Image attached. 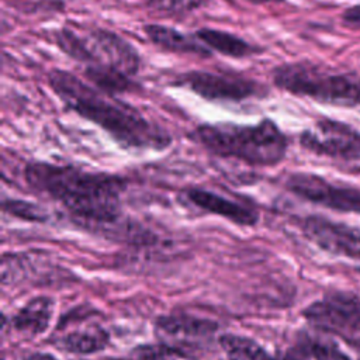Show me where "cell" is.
Returning a JSON list of instances; mask_svg holds the SVG:
<instances>
[{
	"mask_svg": "<svg viewBox=\"0 0 360 360\" xmlns=\"http://www.w3.org/2000/svg\"><path fill=\"white\" fill-rule=\"evenodd\" d=\"M188 138L217 158L257 167L281 163L290 145L287 135L269 117L256 124L202 122L188 132Z\"/></svg>",
	"mask_w": 360,
	"mask_h": 360,
	"instance_id": "3957f363",
	"label": "cell"
},
{
	"mask_svg": "<svg viewBox=\"0 0 360 360\" xmlns=\"http://www.w3.org/2000/svg\"><path fill=\"white\" fill-rule=\"evenodd\" d=\"M173 87L187 89L207 101L242 103L250 98H266L269 87L239 72L186 70L176 73L169 82Z\"/></svg>",
	"mask_w": 360,
	"mask_h": 360,
	"instance_id": "8992f818",
	"label": "cell"
},
{
	"mask_svg": "<svg viewBox=\"0 0 360 360\" xmlns=\"http://www.w3.org/2000/svg\"><path fill=\"white\" fill-rule=\"evenodd\" d=\"M46 82L66 111L100 127L127 150L160 152L173 142L163 125L145 117L135 105L100 91L69 70L51 69Z\"/></svg>",
	"mask_w": 360,
	"mask_h": 360,
	"instance_id": "7a4b0ae2",
	"label": "cell"
},
{
	"mask_svg": "<svg viewBox=\"0 0 360 360\" xmlns=\"http://www.w3.org/2000/svg\"><path fill=\"white\" fill-rule=\"evenodd\" d=\"M22 177L34 191L59 202L77 222L104 228L120 221L122 194L129 184V179L118 173L46 160L25 163Z\"/></svg>",
	"mask_w": 360,
	"mask_h": 360,
	"instance_id": "6da1fadb",
	"label": "cell"
},
{
	"mask_svg": "<svg viewBox=\"0 0 360 360\" xmlns=\"http://www.w3.org/2000/svg\"><path fill=\"white\" fill-rule=\"evenodd\" d=\"M219 345L228 360H274L263 346L246 336L225 333L219 338Z\"/></svg>",
	"mask_w": 360,
	"mask_h": 360,
	"instance_id": "d6986e66",
	"label": "cell"
},
{
	"mask_svg": "<svg viewBox=\"0 0 360 360\" xmlns=\"http://www.w3.org/2000/svg\"><path fill=\"white\" fill-rule=\"evenodd\" d=\"M273 84L290 94L340 107L360 105V73L328 70L311 62H288L271 70Z\"/></svg>",
	"mask_w": 360,
	"mask_h": 360,
	"instance_id": "5b68a950",
	"label": "cell"
},
{
	"mask_svg": "<svg viewBox=\"0 0 360 360\" xmlns=\"http://www.w3.org/2000/svg\"><path fill=\"white\" fill-rule=\"evenodd\" d=\"M194 35L212 53H219L226 58L245 59L264 52L262 46L229 31L201 27L194 31Z\"/></svg>",
	"mask_w": 360,
	"mask_h": 360,
	"instance_id": "4fadbf2b",
	"label": "cell"
},
{
	"mask_svg": "<svg viewBox=\"0 0 360 360\" xmlns=\"http://www.w3.org/2000/svg\"><path fill=\"white\" fill-rule=\"evenodd\" d=\"M300 145L319 156L343 162L360 160V132L340 121H316L300 134Z\"/></svg>",
	"mask_w": 360,
	"mask_h": 360,
	"instance_id": "ba28073f",
	"label": "cell"
},
{
	"mask_svg": "<svg viewBox=\"0 0 360 360\" xmlns=\"http://www.w3.org/2000/svg\"><path fill=\"white\" fill-rule=\"evenodd\" d=\"M342 17L345 25L352 28H360V4L346 8Z\"/></svg>",
	"mask_w": 360,
	"mask_h": 360,
	"instance_id": "603a6c76",
	"label": "cell"
},
{
	"mask_svg": "<svg viewBox=\"0 0 360 360\" xmlns=\"http://www.w3.org/2000/svg\"><path fill=\"white\" fill-rule=\"evenodd\" d=\"M142 31L146 35L148 41L155 48L163 52L193 55L202 59L212 56V52L197 39L194 32H183L177 28L159 22L145 24L142 27Z\"/></svg>",
	"mask_w": 360,
	"mask_h": 360,
	"instance_id": "7c38bea8",
	"label": "cell"
},
{
	"mask_svg": "<svg viewBox=\"0 0 360 360\" xmlns=\"http://www.w3.org/2000/svg\"><path fill=\"white\" fill-rule=\"evenodd\" d=\"M56 46L83 68H114L135 77L142 66L138 49L120 34L103 27L62 25L53 31Z\"/></svg>",
	"mask_w": 360,
	"mask_h": 360,
	"instance_id": "277c9868",
	"label": "cell"
},
{
	"mask_svg": "<svg viewBox=\"0 0 360 360\" xmlns=\"http://www.w3.org/2000/svg\"><path fill=\"white\" fill-rule=\"evenodd\" d=\"M295 346L307 360H352L332 338L326 336L325 332H302L298 336Z\"/></svg>",
	"mask_w": 360,
	"mask_h": 360,
	"instance_id": "e0dca14e",
	"label": "cell"
},
{
	"mask_svg": "<svg viewBox=\"0 0 360 360\" xmlns=\"http://www.w3.org/2000/svg\"><path fill=\"white\" fill-rule=\"evenodd\" d=\"M108 343V333L101 328H87L69 332L58 340V346L75 354H90L103 350Z\"/></svg>",
	"mask_w": 360,
	"mask_h": 360,
	"instance_id": "ac0fdd59",
	"label": "cell"
},
{
	"mask_svg": "<svg viewBox=\"0 0 360 360\" xmlns=\"http://www.w3.org/2000/svg\"><path fill=\"white\" fill-rule=\"evenodd\" d=\"M25 360H58L49 353H31L25 357Z\"/></svg>",
	"mask_w": 360,
	"mask_h": 360,
	"instance_id": "d4e9b609",
	"label": "cell"
},
{
	"mask_svg": "<svg viewBox=\"0 0 360 360\" xmlns=\"http://www.w3.org/2000/svg\"><path fill=\"white\" fill-rule=\"evenodd\" d=\"M304 316L321 332L340 335L360 349V300L357 297L329 295L305 308Z\"/></svg>",
	"mask_w": 360,
	"mask_h": 360,
	"instance_id": "52a82bcc",
	"label": "cell"
},
{
	"mask_svg": "<svg viewBox=\"0 0 360 360\" xmlns=\"http://www.w3.org/2000/svg\"><path fill=\"white\" fill-rule=\"evenodd\" d=\"M274 360H307L305 356L300 352V349L294 345L292 347L287 349L283 353H278L277 356H274Z\"/></svg>",
	"mask_w": 360,
	"mask_h": 360,
	"instance_id": "cb8c5ba5",
	"label": "cell"
},
{
	"mask_svg": "<svg viewBox=\"0 0 360 360\" xmlns=\"http://www.w3.org/2000/svg\"><path fill=\"white\" fill-rule=\"evenodd\" d=\"M1 210L15 218L31 221V222H45L48 221L49 215L46 210L35 202L17 200V198H3Z\"/></svg>",
	"mask_w": 360,
	"mask_h": 360,
	"instance_id": "44dd1931",
	"label": "cell"
},
{
	"mask_svg": "<svg viewBox=\"0 0 360 360\" xmlns=\"http://www.w3.org/2000/svg\"><path fill=\"white\" fill-rule=\"evenodd\" d=\"M134 356L138 360H172L176 356H181V352L167 345H145L138 346L134 350Z\"/></svg>",
	"mask_w": 360,
	"mask_h": 360,
	"instance_id": "7402d4cb",
	"label": "cell"
},
{
	"mask_svg": "<svg viewBox=\"0 0 360 360\" xmlns=\"http://www.w3.org/2000/svg\"><path fill=\"white\" fill-rule=\"evenodd\" d=\"M53 300L49 297H35L30 300L11 319L15 330L27 336H37L45 332L53 314Z\"/></svg>",
	"mask_w": 360,
	"mask_h": 360,
	"instance_id": "5bb4252c",
	"label": "cell"
},
{
	"mask_svg": "<svg viewBox=\"0 0 360 360\" xmlns=\"http://www.w3.org/2000/svg\"><path fill=\"white\" fill-rule=\"evenodd\" d=\"M304 235L321 249L352 259H360V228L308 215L301 222Z\"/></svg>",
	"mask_w": 360,
	"mask_h": 360,
	"instance_id": "30bf717a",
	"label": "cell"
},
{
	"mask_svg": "<svg viewBox=\"0 0 360 360\" xmlns=\"http://www.w3.org/2000/svg\"><path fill=\"white\" fill-rule=\"evenodd\" d=\"M156 328L169 336L202 338L217 329V323L208 319H200L186 315H167L156 321Z\"/></svg>",
	"mask_w": 360,
	"mask_h": 360,
	"instance_id": "2e32d148",
	"label": "cell"
},
{
	"mask_svg": "<svg viewBox=\"0 0 360 360\" xmlns=\"http://www.w3.org/2000/svg\"><path fill=\"white\" fill-rule=\"evenodd\" d=\"M284 187L294 195L325 208L360 214V190L326 180L314 173L294 172L284 179Z\"/></svg>",
	"mask_w": 360,
	"mask_h": 360,
	"instance_id": "9c48e42d",
	"label": "cell"
},
{
	"mask_svg": "<svg viewBox=\"0 0 360 360\" xmlns=\"http://www.w3.org/2000/svg\"><path fill=\"white\" fill-rule=\"evenodd\" d=\"M183 198L198 210L222 217L240 226H253L259 221V212L240 201L231 200L204 187H187L181 193Z\"/></svg>",
	"mask_w": 360,
	"mask_h": 360,
	"instance_id": "8fae6325",
	"label": "cell"
},
{
	"mask_svg": "<svg viewBox=\"0 0 360 360\" xmlns=\"http://www.w3.org/2000/svg\"><path fill=\"white\" fill-rule=\"evenodd\" d=\"M253 6H263V4H280L284 3L285 0H245Z\"/></svg>",
	"mask_w": 360,
	"mask_h": 360,
	"instance_id": "484cf974",
	"label": "cell"
},
{
	"mask_svg": "<svg viewBox=\"0 0 360 360\" xmlns=\"http://www.w3.org/2000/svg\"><path fill=\"white\" fill-rule=\"evenodd\" d=\"M152 13L165 18H186L207 6L210 0H141Z\"/></svg>",
	"mask_w": 360,
	"mask_h": 360,
	"instance_id": "ffe728a7",
	"label": "cell"
},
{
	"mask_svg": "<svg viewBox=\"0 0 360 360\" xmlns=\"http://www.w3.org/2000/svg\"><path fill=\"white\" fill-rule=\"evenodd\" d=\"M83 76L87 83L110 96H124L142 90V84L135 77L114 68H83Z\"/></svg>",
	"mask_w": 360,
	"mask_h": 360,
	"instance_id": "9a60e30c",
	"label": "cell"
}]
</instances>
